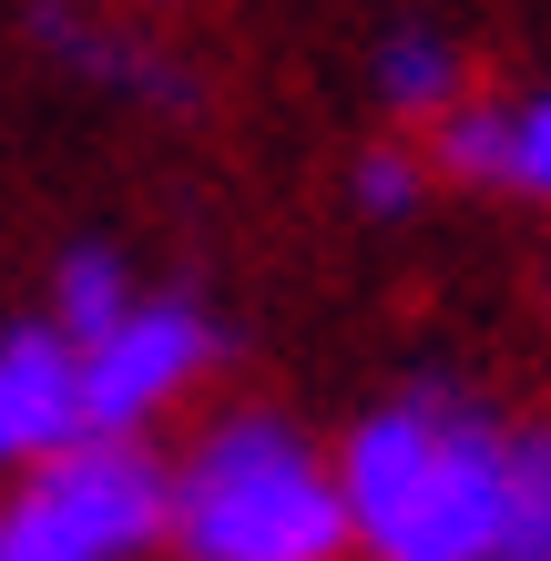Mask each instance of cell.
I'll return each mask as SVG.
<instances>
[{
  "instance_id": "1",
  "label": "cell",
  "mask_w": 551,
  "mask_h": 561,
  "mask_svg": "<svg viewBox=\"0 0 551 561\" xmlns=\"http://www.w3.org/2000/svg\"><path fill=\"white\" fill-rule=\"evenodd\" d=\"M347 541L388 561H501V419L460 388H409L337 449Z\"/></svg>"
},
{
  "instance_id": "2",
  "label": "cell",
  "mask_w": 551,
  "mask_h": 561,
  "mask_svg": "<svg viewBox=\"0 0 551 561\" xmlns=\"http://www.w3.org/2000/svg\"><path fill=\"white\" fill-rule=\"evenodd\" d=\"M164 531L194 561H337L347 501L286 419L236 409L184 449V470H164Z\"/></svg>"
},
{
  "instance_id": "3",
  "label": "cell",
  "mask_w": 551,
  "mask_h": 561,
  "mask_svg": "<svg viewBox=\"0 0 551 561\" xmlns=\"http://www.w3.org/2000/svg\"><path fill=\"white\" fill-rule=\"evenodd\" d=\"M21 470L31 480L0 501V561H134L164 541V459L144 439L82 428Z\"/></svg>"
},
{
  "instance_id": "4",
  "label": "cell",
  "mask_w": 551,
  "mask_h": 561,
  "mask_svg": "<svg viewBox=\"0 0 551 561\" xmlns=\"http://www.w3.org/2000/svg\"><path fill=\"white\" fill-rule=\"evenodd\" d=\"M215 317L194 296H134L103 337H82V428L134 439L153 409H174L194 378L215 368Z\"/></svg>"
},
{
  "instance_id": "5",
  "label": "cell",
  "mask_w": 551,
  "mask_h": 561,
  "mask_svg": "<svg viewBox=\"0 0 551 561\" xmlns=\"http://www.w3.org/2000/svg\"><path fill=\"white\" fill-rule=\"evenodd\" d=\"M82 439V347L51 317L0 327V470Z\"/></svg>"
},
{
  "instance_id": "6",
  "label": "cell",
  "mask_w": 551,
  "mask_h": 561,
  "mask_svg": "<svg viewBox=\"0 0 551 561\" xmlns=\"http://www.w3.org/2000/svg\"><path fill=\"white\" fill-rule=\"evenodd\" d=\"M501 561H551V419L501 428Z\"/></svg>"
},
{
  "instance_id": "7",
  "label": "cell",
  "mask_w": 551,
  "mask_h": 561,
  "mask_svg": "<svg viewBox=\"0 0 551 561\" xmlns=\"http://www.w3.org/2000/svg\"><path fill=\"white\" fill-rule=\"evenodd\" d=\"M449 92H460V51H449L439 31H388V51H378V103L399 113V123H429Z\"/></svg>"
},
{
  "instance_id": "8",
  "label": "cell",
  "mask_w": 551,
  "mask_h": 561,
  "mask_svg": "<svg viewBox=\"0 0 551 561\" xmlns=\"http://www.w3.org/2000/svg\"><path fill=\"white\" fill-rule=\"evenodd\" d=\"M123 307H134V276H123L113 245H72V255H61V276H51V327H61L72 347L103 337Z\"/></svg>"
},
{
  "instance_id": "9",
  "label": "cell",
  "mask_w": 551,
  "mask_h": 561,
  "mask_svg": "<svg viewBox=\"0 0 551 561\" xmlns=\"http://www.w3.org/2000/svg\"><path fill=\"white\" fill-rule=\"evenodd\" d=\"M429 123H439V174L501 184V163H510V103H460V92H449Z\"/></svg>"
},
{
  "instance_id": "10",
  "label": "cell",
  "mask_w": 551,
  "mask_h": 561,
  "mask_svg": "<svg viewBox=\"0 0 551 561\" xmlns=\"http://www.w3.org/2000/svg\"><path fill=\"white\" fill-rule=\"evenodd\" d=\"M510 194H541L551 205V92H531V103H510V163H501Z\"/></svg>"
},
{
  "instance_id": "11",
  "label": "cell",
  "mask_w": 551,
  "mask_h": 561,
  "mask_svg": "<svg viewBox=\"0 0 551 561\" xmlns=\"http://www.w3.org/2000/svg\"><path fill=\"white\" fill-rule=\"evenodd\" d=\"M358 205H368V215H409V205H418V163H409V153H368V163H358Z\"/></svg>"
}]
</instances>
